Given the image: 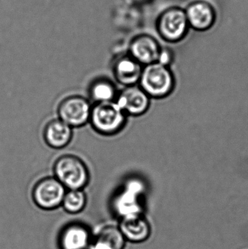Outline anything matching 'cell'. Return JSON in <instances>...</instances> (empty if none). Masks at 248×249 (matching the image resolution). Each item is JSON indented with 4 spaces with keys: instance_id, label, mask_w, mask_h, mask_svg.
I'll use <instances>...</instances> for the list:
<instances>
[{
    "instance_id": "cell-1",
    "label": "cell",
    "mask_w": 248,
    "mask_h": 249,
    "mask_svg": "<svg viewBox=\"0 0 248 249\" xmlns=\"http://www.w3.org/2000/svg\"><path fill=\"white\" fill-rule=\"evenodd\" d=\"M55 178L66 190H83L88 184L90 173L83 160L73 155L59 157L53 165Z\"/></svg>"
},
{
    "instance_id": "cell-2",
    "label": "cell",
    "mask_w": 248,
    "mask_h": 249,
    "mask_svg": "<svg viewBox=\"0 0 248 249\" xmlns=\"http://www.w3.org/2000/svg\"><path fill=\"white\" fill-rule=\"evenodd\" d=\"M126 115L116 101L100 102L92 106L89 122L98 133L111 136L125 127Z\"/></svg>"
},
{
    "instance_id": "cell-3",
    "label": "cell",
    "mask_w": 248,
    "mask_h": 249,
    "mask_svg": "<svg viewBox=\"0 0 248 249\" xmlns=\"http://www.w3.org/2000/svg\"><path fill=\"white\" fill-rule=\"evenodd\" d=\"M140 87L149 97L164 98L174 88V78L166 66L159 62L146 66L140 79Z\"/></svg>"
},
{
    "instance_id": "cell-4",
    "label": "cell",
    "mask_w": 248,
    "mask_h": 249,
    "mask_svg": "<svg viewBox=\"0 0 248 249\" xmlns=\"http://www.w3.org/2000/svg\"><path fill=\"white\" fill-rule=\"evenodd\" d=\"M66 191V188L55 177H45L35 184L32 197L39 208L51 210L62 204Z\"/></svg>"
},
{
    "instance_id": "cell-5",
    "label": "cell",
    "mask_w": 248,
    "mask_h": 249,
    "mask_svg": "<svg viewBox=\"0 0 248 249\" xmlns=\"http://www.w3.org/2000/svg\"><path fill=\"white\" fill-rule=\"evenodd\" d=\"M91 109V105L86 98L68 96L58 105V118L71 127H81L90 121Z\"/></svg>"
},
{
    "instance_id": "cell-6",
    "label": "cell",
    "mask_w": 248,
    "mask_h": 249,
    "mask_svg": "<svg viewBox=\"0 0 248 249\" xmlns=\"http://www.w3.org/2000/svg\"><path fill=\"white\" fill-rule=\"evenodd\" d=\"M149 96L140 86H128L116 97L121 109L126 115L138 116L147 112L149 107Z\"/></svg>"
},
{
    "instance_id": "cell-7",
    "label": "cell",
    "mask_w": 248,
    "mask_h": 249,
    "mask_svg": "<svg viewBox=\"0 0 248 249\" xmlns=\"http://www.w3.org/2000/svg\"><path fill=\"white\" fill-rule=\"evenodd\" d=\"M113 70L116 81L125 87L139 83L143 71L141 64L131 55L120 57L115 62Z\"/></svg>"
},
{
    "instance_id": "cell-8",
    "label": "cell",
    "mask_w": 248,
    "mask_h": 249,
    "mask_svg": "<svg viewBox=\"0 0 248 249\" xmlns=\"http://www.w3.org/2000/svg\"><path fill=\"white\" fill-rule=\"evenodd\" d=\"M72 128L59 118L52 120L45 125L44 139L51 148L62 149L71 142L73 136Z\"/></svg>"
},
{
    "instance_id": "cell-9",
    "label": "cell",
    "mask_w": 248,
    "mask_h": 249,
    "mask_svg": "<svg viewBox=\"0 0 248 249\" xmlns=\"http://www.w3.org/2000/svg\"><path fill=\"white\" fill-rule=\"evenodd\" d=\"M119 228L125 239L132 242H142L146 241L150 235L149 225L140 214L122 217Z\"/></svg>"
},
{
    "instance_id": "cell-10",
    "label": "cell",
    "mask_w": 248,
    "mask_h": 249,
    "mask_svg": "<svg viewBox=\"0 0 248 249\" xmlns=\"http://www.w3.org/2000/svg\"><path fill=\"white\" fill-rule=\"evenodd\" d=\"M131 56L141 64L157 62L161 52L155 41L148 36L137 38L131 44Z\"/></svg>"
},
{
    "instance_id": "cell-11",
    "label": "cell",
    "mask_w": 248,
    "mask_h": 249,
    "mask_svg": "<svg viewBox=\"0 0 248 249\" xmlns=\"http://www.w3.org/2000/svg\"><path fill=\"white\" fill-rule=\"evenodd\" d=\"M140 191L137 181H130L125 186L123 191L115 198V207L122 217L131 215L139 214L137 196Z\"/></svg>"
},
{
    "instance_id": "cell-12",
    "label": "cell",
    "mask_w": 248,
    "mask_h": 249,
    "mask_svg": "<svg viewBox=\"0 0 248 249\" xmlns=\"http://www.w3.org/2000/svg\"><path fill=\"white\" fill-rule=\"evenodd\" d=\"M187 21V17L182 10H170L162 18L160 23L162 33L170 40L178 39L184 34Z\"/></svg>"
},
{
    "instance_id": "cell-13",
    "label": "cell",
    "mask_w": 248,
    "mask_h": 249,
    "mask_svg": "<svg viewBox=\"0 0 248 249\" xmlns=\"http://www.w3.org/2000/svg\"><path fill=\"white\" fill-rule=\"evenodd\" d=\"M90 232L86 227L73 224L64 230L60 243L62 249H84L90 244Z\"/></svg>"
},
{
    "instance_id": "cell-14",
    "label": "cell",
    "mask_w": 248,
    "mask_h": 249,
    "mask_svg": "<svg viewBox=\"0 0 248 249\" xmlns=\"http://www.w3.org/2000/svg\"><path fill=\"white\" fill-rule=\"evenodd\" d=\"M125 238L120 229L107 226L99 231L92 243V249H123Z\"/></svg>"
},
{
    "instance_id": "cell-15",
    "label": "cell",
    "mask_w": 248,
    "mask_h": 249,
    "mask_svg": "<svg viewBox=\"0 0 248 249\" xmlns=\"http://www.w3.org/2000/svg\"><path fill=\"white\" fill-rule=\"evenodd\" d=\"M90 99L96 103L116 101V89L107 79H98L93 82L89 89Z\"/></svg>"
},
{
    "instance_id": "cell-16",
    "label": "cell",
    "mask_w": 248,
    "mask_h": 249,
    "mask_svg": "<svg viewBox=\"0 0 248 249\" xmlns=\"http://www.w3.org/2000/svg\"><path fill=\"white\" fill-rule=\"evenodd\" d=\"M186 17L194 27L203 29L211 26L214 14L211 7L206 4L197 3L189 7Z\"/></svg>"
},
{
    "instance_id": "cell-17",
    "label": "cell",
    "mask_w": 248,
    "mask_h": 249,
    "mask_svg": "<svg viewBox=\"0 0 248 249\" xmlns=\"http://www.w3.org/2000/svg\"><path fill=\"white\" fill-rule=\"evenodd\" d=\"M87 197L83 190H68L64 196L62 206L70 213H77L85 207Z\"/></svg>"
}]
</instances>
